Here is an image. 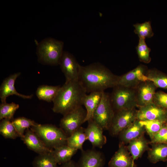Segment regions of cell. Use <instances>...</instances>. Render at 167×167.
Wrapping results in <instances>:
<instances>
[{"instance_id": "cell-1", "label": "cell", "mask_w": 167, "mask_h": 167, "mask_svg": "<svg viewBox=\"0 0 167 167\" xmlns=\"http://www.w3.org/2000/svg\"><path fill=\"white\" fill-rule=\"evenodd\" d=\"M118 78L99 62L80 66L78 81L86 93L104 92L116 85Z\"/></svg>"}, {"instance_id": "cell-2", "label": "cell", "mask_w": 167, "mask_h": 167, "mask_svg": "<svg viewBox=\"0 0 167 167\" xmlns=\"http://www.w3.org/2000/svg\"><path fill=\"white\" fill-rule=\"evenodd\" d=\"M86 92L79 81L66 82L53 101L52 110L63 116L82 105Z\"/></svg>"}, {"instance_id": "cell-3", "label": "cell", "mask_w": 167, "mask_h": 167, "mask_svg": "<svg viewBox=\"0 0 167 167\" xmlns=\"http://www.w3.org/2000/svg\"><path fill=\"white\" fill-rule=\"evenodd\" d=\"M64 43L51 37L43 39L36 48L38 60L45 64L56 65L59 64L63 51Z\"/></svg>"}, {"instance_id": "cell-4", "label": "cell", "mask_w": 167, "mask_h": 167, "mask_svg": "<svg viewBox=\"0 0 167 167\" xmlns=\"http://www.w3.org/2000/svg\"><path fill=\"white\" fill-rule=\"evenodd\" d=\"M39 137L48 148L53 150L67 144L68 136L60 128L50 124H39L30 128Z\"/></svg>"}, {"instance_id": "cell-5", "label": "cell", "mask_w": 167, "mask_h": 167, "mask_svg": "<svg viewBox=\"0 0 167 167\" xmlns=\"http://www.w3.org/2000/svg\"><path fill=\"white\" fill-rule=\"evenodd\" d=\"M113 88L110 98L115 111L137 107L136 88L120 85H116Z\"/></svg>"}, {"instance_id": "cell-6", "label": "cell", "mask_w": 167, "mask_h": 167, "mask_svg": "<svg viewBox=\"0 0 167 167\" xmlns=\"http://www.w3.org/2000/svg\"><path fill=\"white\" fill-rule=\"evenodd\" d=\"M115 112L111 102L110 95L103 92L100 104L94 113L92 120L103 130H109Z\"/></svg>"}, {"instance_id": "cell-7", "label": "cell", "mask_w": 167, "mask_h": 167, "mask_svg": "<svg viewBox=\"0 0 167 167\" xmlns=\"http://www.w3.org/2000/svg\"><path fill=\"white\" fill-rule=\"evenodd\" d=\"M86 116V110L80 106L63 116L60 121V128L68 137L85 122Z\"/></svg>"}, {"instance_id": "cell-8", "label": "cell", "mask_w": 167, "mask_h": 167, "mask_svg": "<svg viewBox=\"0 0 167 167\" xmlns=\"http://www.w3.org/2000/svg\"><path fill=\"white\" fill-rule=\"evenodd\" d=\"M137 111L135 108L115 111L109 130L110 134L113 136L118 135L121 131L131 125L137 119Z\"/></svg>"}, {"instance_id": "cell-9", "label": "cell", "mask_w": 167, "mask_h": 167, "mask_svg": "<svg viewBox=\"0 0 167 167\" xmlns=\"http://www.w3.org/2000/svg\"><path fill=\"white\" fill-rule=\"evenodd\" d=\"M147 68L140 65L118 78L116 85L136 88L141 83L148 80L146 72Z\"/></svg>"}, {"instance_id": "cell-10", "label": "cell", "mask_w": 167, "mask_h": 167, "mask_svg": "<svg viewBox=\"0 0 167 167\" xmlns=\"http://www.w3.org/2000/svg\"><path fill=\"white\" fill-rule=\"evenodd\" d=\"M59 65L66 78V82L78 81L80 65L70 53L64 51Z\"/></svg>"}, {"instance_id": "cell-11", "label": "cell", "mask_w": 167, "mask_h": 167, "mask_svg": "<svg viewBox=\"0 0 167 167\" xmlns=\"http://www.w3.org/2000/svg\"><path fill=\"white\" fill-rule=\"evenodd\" d=\"M137 119L139 121L158 120L166 122V110L153 103L139 107Z\"/></svg>"}, {"instance_id": "cell-12", "label": "cell", "mask_w": 167, "mask_h": 167, "mask_svg": "<svg viewBox=\"0 0 167 167\" xmlns=\"http://www.w3.org/2000/svg\"><path fill=\"white\" fill-rule=\"evenodd\" d=\"M156 88L153 83L149 80L139 84L136 88L137 107L154 103L153 99Z\"/></svg>"}, {"instance_id": "cell-13", "label": "cell", "mask_w": 167, "mask_h": 167, "mask_svg": "<svg viewBox=\"0 0 167 167\" xmlns=\"http://www.w3.org/2000/svg\"><path fill=\"white\" fill-rule=\"evenodd\" d=\"M20 74L19 72L15 73L3 80L0 87V98L1 103L6 102L7 97L11 95H15L24 99H31L32 98L33 95H27L21 94L15 89V82Z\"/></svg>"}, {"instance_id": "cell-14", "label": "cell", "mask_w": 167, "mask_h": 167, "mask_svg": "<svg viewBox=\"0 0 167 167\" xmlns=\"http://www.w3.org/2000/svg\"><path fill=\"white\" fill-rule=\"evenodd\" d=\"M88 122V125L85 128L87 140L93 147L102 148L107 141L106 137L103 134V130L92 119Z\"/></svg>"}, {"instance_id": "cell-15", "label": "cell", "mask_w": 167, "mask_h": 167, "mask_svg": "<svg viewBox=\"0 0 167 167\" xmlns=\"http://www.w3.org/2000/svg\"><path fill=\"white\" fill-rule=\"evenodd\" d=\"M105 159L101 152L93 149L82 151L78 167H103Z\"/></svg>"}, {"instance_id": "cell-16", "label": "cell", "mask_w": 167, "mask_h": 167, "mask_svg": "<svg viewBox=\"0 0 167 167\" xmlns=\"http://www.w3.org/2000/svg\"><path fill=\"white\" fill-rule=\"evenodd\" d=\"M127 146L119 142L117 151L108 163V167H134L132 159Z\"/></svg>"}, {"instance_id": "cell-17", "label": "cell", "mask_w": 167, "mask_h": 167, "mask_svg": "<svg viewBox=\"0 0 167 167\" xmlns=\"http://www.w3.org/2000/svg\"><path fill=\"white\" fill-rule=\"evenodd\" d=\"M21 139L29 149L38 154L52 151L53 150L49 149L45 145L38 135L30 128L25 131Z\"/></svg>"}, {"instance_id": "cell-18", "label": "cell", "mask_w": 167, "mask_h": 167, "mask_svg": "<svg viewBox=\"0 0 167 167\" xmlns=\"http://www.w3.org/2000/svg\"><path fill=\"white\" fill-rule=\"evenodd\" d=\"M145 130L137 119L118 134L120 142L124 144L143 135Z\"/></svg>"}, {"instance_id": "cell-19", "label": "cell", "mask_w": 167, "mask_h": 167, "mask_svg": "<svg viewBox=\"0 0 167 167\" xmlns=\"http://www.w3.org/2000/svg\"><path fill=\"white\" fill-rule=\"evenodd\" d=\"M103 92H94L87 94L82 100V105L85 107L86 116L84 122L92 120L94 113L101 101Z\"/></svg>"}, {"instance_id": "cell-20", "label": "cell", "mask_w": 167, "mask_h": 167, "mask_svg": "<svg viewBox=\"0 0 167 167\" xmlns=\"http://www.w3.org/2000/svg\"><path fill=\"white\" fill-rule=\"evenodd\" d=\"M149 142L144 138L143 135L130 142L127 146L131 156L132 161L134 165V161L141 157L143 153L149 149Z\"/></svg>"}, {"instance_id": "cell-21", "label": "cell", "mask_w": 167, "mask_h": 167, "mask_svg": "<svg viewBox=\"0 0 167 167\" xmlns=\"http://www.w3.org/2000/svg\"><path fill=\"white\" fill-rule=\"evenodd\" d=\"M77 151L65 144L54 148L52 153L58 164L62 165L71 160Z\"/></svg>"}, {"instance_id": "cell-22", "label": "cell", "mask_w": 167, "mask_h": 167, "mask_svg": "<svg viewBox=\"0 0 167 167\" xmlns=\"http://www.w3.org/2000/svg\"><path fill=\"white\" fill-rule=\"evenodd\" d=\"M148 151V158L153 163L167 161V143H153Z\"/></svg>"}, {"instance_id": "cell-23", "label": "cell", "mask_w": 167, "mask_h": 167, "mask_svg": "<svg viewBox=\"0 0 167 167\" xmlns=\"http://www.w3.org/2000/svg\"><path fill=\"white\" fill-rule=\"evenodd\" d=\"M60 87L59 86L41 85L37 88L36 94L39 100L51 102L54 100Z\"/></svg>"}, {"instance_id": "cell-24", "label": "cell", "mask_w": 167, "mask_h": 167, "mask_svg": "<svg viewBox=\"0 0 167 167\" xmlns=\"http://www.w3.org/2000/svg\"><path fill=\"white\" fill-rule=\"evenodd\" d=\"M87 140L85 128L81 127L67 137V145L71 148L82 151L84 150L83 145Z\"/></svg>"}, {"instance_id": "cell-25", "label": "cell", "mask_w": 167, "mask_h": 167, "mask_svg": "<svg viewBox=\"0 0 167 167\" xmlns=\"http://www.w3.org/2000/svg\"><path fill=\"white\" fill-rule=\"evenodd\" d=\"M19 137L22 138L25 131L28 128L35 126L39 124L34 121L24 117H19L11 121Z\"/></svg>"}, {"instance_id": "cell-26", "label": "cell", "mask_w": 167, "mask_h": 167, "mask_svg": "<svg viewBox=\"0 0 167 167\" xmlns=\"http://www.w3.org/2000/svg\"><path fill=\"white\" fill-rule=\"evenodd\" d=\"M52 152L38 154L33 159V167H58Z\"/></svg>"}, {"instance_id": "cell-27", "label": "cell", "mask_w": 167, "mask_h": 167, "mask_svg": "<svg viewBox=\"0 0 167 167\" xmlns=\"http://www.w3.org/2000/svg\"><path fill=\"white\" fill-rule=\"evenodd\" d=\"M146 75L148 80L152 82L157 88L167 89V75L156 70L147 71Z\"/></svg>"}, {"instance_id": "cell-28", "label": "cell", "mask_w": 167, "mask_h": 167, "mask_svg": "<svg viewBox=\"0 0 167 167\" xmlns=\"http://www.w3.org/2000/svg\"><path fill=\"white\" fill-rule=\"evenodd\" d=\"M0 133L5 139H15L19 137L11 120L7 119L1 120Z\"/></svg>"}, {"instance_id": "cell-29", "label": "cell", "mask_w": 167, "mask_h": 167, "mask_svg": "<svg viewBox=\"0 0 167 167\" xmlns=\"http://www.w3.org/2000/svg\"><path fill=\"white\" fill-rule=\"evenodd\" d=\"M134 32L137 34L139 39H145L153 36V32L150 21H145L142 23H136L134 24Z\"/></svg>"}, {"instance_id": "cell-30", "label": "cell", "mask_w": 167, "mask_h": 167, "mask_svg": "<svg viewBox=\"0 0 167 167\" xmlns=\"http://www.w3.org/2000/svg\"><path fill=\"white\" fill-rule=\"evenodd\" d=\"M139 121L140 124L144 128L151 139L160 130L164 124L166 122L158 120Z\"/></svg>"}, {"instance_id": "cell-31", "label": "cell", "mask_w": 167, "mask_h": 167, "mask_svg": "<svg viewBox=\"0 0 167 167\" xmlns=\"http://www.w3.org/2000/svg\"><path fill=\"white\" fill-rule=\"evenodd\" d=\"M136 49L140 61L147 63L151 61V58L150 56V52L151 49L147 45L145 39H139Z\"/></svg>"}, {"instance_id": "cell-32", "label": "cell", "mask_w": 167, "mask_h": 167, "mask_svg": "<svg viewBox=\"0 0 167 167\" xmlns=\"http://www.w3.org/2000/svg\"><path fill=\"white\" fill-rule=\"evenodd\" d=\"M19 107L18 104L14 102L1 103L0 105V120L7 119L11 120Z\"/></svg>"}, {"instance_id": "cell-33", "label": "cell", "mask_w": 167, "mask_h": 167, "mask_svg": "<svg viewBox=\"0 0 167 167\" xmlns=\"http://www.w3.org/2000/svg\"><path fill=\"white\" fill-rule=\"evenodd\" d=\"M167 143V123H165L160 130L151 139L149 143Z\"/></svg>"}, {"instance_id": "cell-34", "label": "cell", "mask_w": 167, "mask_h": 167, "mask_svg": "<svg viewBox=\"0 0 167 167\" xmlns=\"http://www.w3.org/2000/svg\"><path fill=\"white\" fill-rule=\"evenodd\" d=\"M153 102L161 108L167 109V93L161 91L156 92Z\"/></svg>"}, {"instance_id": "cell-35", "label": "cell", "mask_w": 167, "mask_h": 167, "mask_svg": "<svg viewBox=\"0 0 167 167\" xmlns=\"http://www.w3.org/2000/svg\"><path fill=\"white\" fill-rule=\"evenodd\" d=\"M59 167H78L77 164H76L74 161H70L62 164Z\"/></svg>"}, {"instance_id": "cell-36", "label": "cell", "mask_w": 167, "mask_h": 167, "mask_svg": "<svg viewBox=\"0 0 167 167\" xmlns=\"http://www.w3.org/2000/svg\"><path fill=\"white\" fill-rule=\"evenodd\" d=\"M166 123H167V109H166Z\"/></svg>"}, {"instance_id": "cell-37", "label": "cell", "mask_w": 167, "mask_h": 167, "mask_svg": "<svg viewBox=\"0 0 167 167\" xmlns=\"http://www.w3.org/2000/svg\"><path fill=\"white\" fill-rule=\"evenodd\" d=\"M165 167H167V164H166V166Z\"/></svg>"}]
</instances>
